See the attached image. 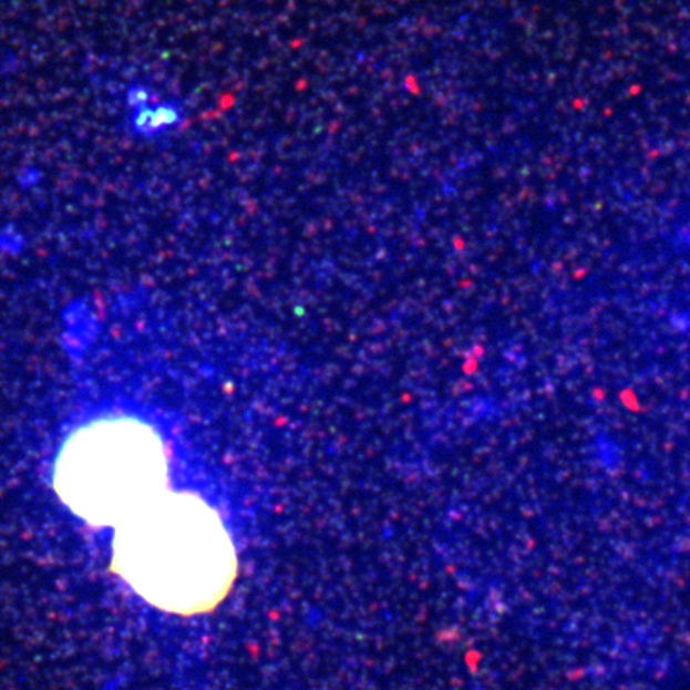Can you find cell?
Masks as SVG:
<instances>
[{
  "mask_svg": "<svg viewBox=\"0 0 690 690\" xmlns=\"http://www.w3.org/2000/svg\"><path fill=\"white\" fill-rule=\"evenodd\" d=\"M183 106L177 100L154 99L144 106L128 110V128L136 136H162L183 123Z\"/></svg>",
  "mask_w": 690,
  "mask_h": 690,
  "instance_id": "cell-3",
  "label": "cell"
},
{
  "mask_svg": "<svg viewBox=\"0 0 690 690\" xmlns=\"http://www.w3.org/2000/svg\"><path fill=\"white\" fill-rule=\"evenodd\" d=\"M169 466V447L156 426L131 414H107L65 440L54 485L81 518L117 526L167 492Z\"/></svg>",
  "mask_w": 690,
  "mask_h": 690,
  "instance_id": "cell-2",
  "label": "cell"
},
{
  "mask_svg": "<svg viewBox=\"0 0 690 690\" xmlns=\"http://www.w3.org/2000/svg\"><path fill=\"white\" fill-rule=\"evenodd\" d=\"M156 99V94L152 93V89L148 85H144V83H133V85L127 86V91H125V106L128 110H133V107L144 106V104H148L152 100Z\"/></svg>",
  "mask_w": 690,
  "mask_h": 690,
  "instance_id": "cell-4",
  "label": "cell"
},
{
  "mask_svg": "<svg viewBox=\"0 0 690 690\" xmlns=\"http://www.w3.org/2000/svg\"><path fill=\"white\" fill-rule=\"evenodd\" d=\"M114 568L165 612H207L227 597L236 553L222 516L204 498L169 493L115 526Z\"/></svg>",
  "mask_w": 690,
  "mask_h": 690,
  "instance_id": "cell-1",
  "label": "cell"
}]
</instances>
